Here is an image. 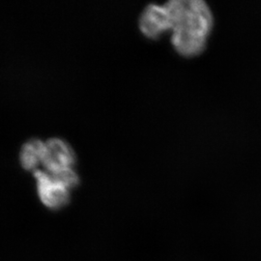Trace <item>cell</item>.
<instances>
[{
	"mask_svg": "<svg viewBox=\"0 0 261 261\" xmlns=\"http://www.w3.org/2000/svg\"><path fill=\"white\" fill-rule=\"evenodd\" d=\"M171 23V43L180 56L194 57L203 53L213 28V14L202 0H171L166 3Z\"/></svg>",
	"mask_w": 261,
	"mask_h": 261,
	"instance_id": "obj_1",
	"label": "cell"
},
{
	"mask_svg": "<svg viewBox=\"0 0 261 261\" xmlns=\"http://www.w3.org/2000/svg\"><path fill=\"white\" fill-rule=\"evenodd\" d=\"M33 175L41 202L51 210L64 208L71 200L72 191L80 184L74 168L57 173H48L39 168L33 171Z\"/></svg>",
	"mask_w": 261,
	"mask_h": 261,
	"instance_id": "obj_2",
	"label": "cell"
},
{
	"mask_svg": "<svg viewBox=\"0 0 261 261\" xmlns=\"http://www.w3.org/2000/svg\"><path fill=\"white\" fill-rule=\"evenodd\" d=\"M45 155L42 167L48 173H57L74 168L75 151L66 140L54 138L45 141Z\"/></svg>",
	"mask_w": 261,
	"mask_h": 261,
	"instance_id": "obj_3",
	"label": "cell"
},
{
	"mask_svg": "<svg viewBox=\"0 0 261 261\" xmlns=\"http://www.w3.org/2000/svg\"><path fill=\"white\" fill-rule=\"evenodd\" d=\"M140 29L149 39H158L165 32L171 30L170 19L165 6L155 4L147 6L140 16Z\"/></svg>",
	"mask_w": 261,
	"mask_h": 261,
	"instance_id": "obj_4",
	"label": "cell"
},
{
	"mask_svg": "<svg viewBox=\"0 0 261 261\" xmlns=\"http://www.w3.org/2000/svg\"><path fill=\"white\" fill-rule=\"evenodd\" d=\"M45 141L40 139L28 140L19 150V163L21 168L35 171L43 164L45 155Z\"/></svg>",
	"mask_w": 261,
	"mask_h": 261,
	"instance_id": "obj_5",
	"label": "cell"
}]
</instances>
